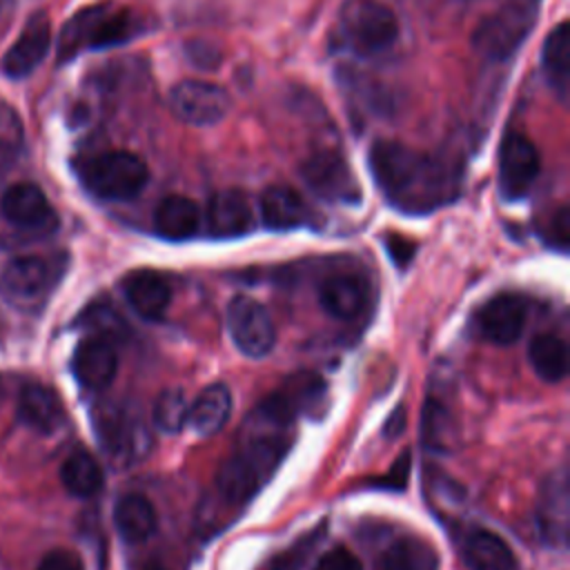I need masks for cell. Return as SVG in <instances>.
<instances>
[{
	"label": "cell",
	"instance_id": "43",
	"mask_svg": "<svg viewBox=\"0 0 570 570\" xmlns=\"http://www.w3.org/2000/svg\"><path fill=\"white\" fill-rule=\"evenodd\" d=\"M2 401H4V383L0 379V405H2Z\"/></svg>",
	"mask_w": 570,
	"mask_h": 570
},
{
	"label": "cell",
	"instance_id": "37",
	"mask_svg": "<svg viewBox=\"0 0 570 570\" xmlns=\"http://www.w3.org/2000/svg\"><path fill=\"white\" fill-rule=\"evenodd\" d=\"M87 316L91 318L94 327L102 332V334H98V336H105V332H107V334H111V336H114V334H120V323H118L116 314H114L109 307L91 309Z\"/></svg>",
	"mask_w": 570,
	"mask_h": 570
},
{
	"label": "cell",
	"instance_id": "29",
	"mask_svg": "<svg viewBox=\"0 0 570 570\" xmlns=\"http://www.w3.org/2000/svg\"><path fill=\"white\" fill-rule=\"evenodd\" d=\"M528 358L546 383H559L568 374V345L557 334H537L528 345Z\"/></svg>",
	"mask_w": 570,
	"mask_h": 570
},
{
	"label": "cell",
	"instance_id": "33",
	"mask_svg": "<svg viewBox=\"0 0 570 570\" xmlns=\"http://www.w3.org/2000/svg\"><path fill=\"white\" fill-rule=\"evenodd\" d=\"M22 142V122L18 114L0 100V169L9 167Z\"/></svg>",
	"mask_w": 570,
	"mask_h": 570
},
{
	"label": "cell",
	"instance_id": "18",
	"mask_svg": "<svg viewBox=\"0 0 570 570\" xmlns=\"http://www.w3.org/2000/svg\"><path fill=\"white\" fill-rule=\"evenodd\" d=\"M254 216L240 189L216 191L207 203V229L216 238H236L252 229Z\"/></svg>",
	"mask_w": 570,
	"mask_h": 570
},
{
	"label": "cell",
	"instance_id": "26",
	"mask_svg": "<svg viewBox=\"0 0 570 570\" xmlns=\"http://www.w3.org/2000/svg\"><path fill=\"white\" fill-rule=\"evenodd\" d=\"M541 67L548 85L566 98L570 80V24L561 20L546 38L541 49Z\"/></svg>",
	"mask_w": 570,
	"mask_h": 570
},
{
	"label": "cell",
	"instance_id": "44",
	"mask_svg": "<svg viewBox=\"0 0 570 570\" xmlns=\"http://www.w3.org/2000/svg\"><path fill=\"white\" fill-rule=\"evenodd\" d=\"M145 570H165V568H160V566H147Z\"/></svg>",
	"mask_w": 570,
	"mask_h": 570
},
{
	"label": "cell",
	"instance_id": "13",
	"mask_svg": "<svg viewBox=\"0 0 570 570\" xmlns=\"http://www.w3.org/2000/svg\"><path fill=\"white\" fill-rule=\"evenodd\" d=\"M525 298L519 294H497L485 301L476 314L479 332L483 338L497 345L514 343L525 325Z\"/></svg>",
	"mask_w": 570,
	"mask_h": 570
},
{
	"label": "cell",
	"instance_id": "30",
	"mask_svg": "<svg viewBox=\"0 0 570 570\" xmlns=\"http://www.w3.org/2000/svg\"><path fill=\"white\" fill-rule=\"evenodd\" d=\"M60 479L67 492L80 499H89L102 488V470L98 461L85 450H76L65 459L60 468Z\"/></svg>",
	"mask_w": 570,
	"mask_h": 570
},
{
	"label": "cell",
	"instance_id": "38",
	"mask_svg": "<svg viewBox=\"0 0 570 570\" xmlns=\"http://www.w3.org/2000/svg\"><path fill=\"white\" fill-rule=\"evenodd\" d=\"M407 472H410V454L403 452V456L394 463V468L390 470L387 479L385 481H379L387 488H394V490H403L405 488V481H407Z\"/></svg>",
	"mask_w": 570,
	"mask_h": 570
},
{
	"label": "cell",
	"instance_id": "19",
	"mask_svg": "<svg viewBox=\"0 0 570 570\" xmlns=\"http://www.w3.org/2000/svg\"><path fill=\"white\" fill-rule=\"evenodd\" d=\"M122 292L129 307L147 321H158L171 301L167 278L154 269H136L127 274L122 281Z\"/></svg>",
	"mask_w": 570,
	"mask_h": 570
},
{
	"label": "cell",
	"instance_id": "24",
	"mask_svg": "<svg viewBox=\"0 0 570 570\" xmlns=\"http://www.w3.org/2000/svg\"><path fill=\"white\" fill-rule=\"evenodd\" d=\"M463 559L470 570H517L514 552L490 530H472L465 537Z\"/></svg>",
	"mask_w": 570,
	"mask_h": 570
},
{
	"label": "cell",
	"instance_id": "11",
	"mask_svg": "<svg viewBox=\"0 0 570 570\" xmlns=\"http://www.w3.org/2000/svg\"><path fill=\"white\" fill-rule=\"evenodd\" d=\"M0 214L18 229L51 232L58 216L49 205L45 191L33 183H13L0 196Z\"/></svg>",
	"mask_w": 570,
	"mask_h": 570
},
{
	"label": "cell",
	"instance_id": "21",
	"mask_svg": "<svg viewBox=\"0 0 570 570\" xmlns=\"http://www.w3.org/2000/svg\"><path fill=\"white\" fill-rule=\"evenodd\" d=\"M18 414L31 430L42 434L58 430L65 416L58 394L51 387L40 383H31L22 387L18 399Z\"/></svg>",
	"mask_w": 570,
	"mask_h": 570
},
{
	"label": "cell",
	"instance_id": "34",
	"mask_svg": "<svg viewBox=\"0 0 570 570\" xmlns=\"http://www.w3.org/2000/svg\"><path fill=\"white\" fill-rule=\"evenodd\" d=\"M314 570H363V568L358 557L347 548H332L318 559Z\"/></svg>",
	"mask_w": 570,
	"mask_h": 570
},
{
	"label": "cell",
	"instance_id": "39",
	"mask_svg": "<svg viewBox=\"0 0 570 570\" xmlns=\"http://www.w3.org/2000/svg\"><path fill=\"white\" fill-rule=\"evenodd\" d=\"M189 58H191V62L198 65V67H203V58H207V67H214V65L218 62V56H216L214 47H212V45H205V42H194V45L189 47Z\"/></svg>",
	"mask_w": 570,
	"mask_h": 570
},
{
	"label": "cell",
	"instance_id": "32",
	"mask_svg": "<svg viewBox=\"0 0 570 570\" xmlns=\"http://www.w3.org/2000/svg\"><path fill=\"white\" fill-rule=\"evenodd\" d=\"M187 414H189V403L178 387H167L158 394L154 403V425L165 432V434H176L187 425Z\"/></svg>",
	"mask_w": 570,
	"mask_h": 570
},
{
	"label": "cell",
	"instance_id": "42",
	"mask_svg": "<svg viewBox=\"0 0 570 570\" xmlns=\"http://www.w3.org/2000/svg\"><path fill=\"white\" fill-rule=\"evenodd\" d=\"M303 559H305V554L301 557V554H296V550H292V552L283 554L281 559H276V563L269 570H296Z\"/></svg>",
	"mask_w": 570,
	"mask_h": 570
},
{
	"label": "cell",
	"instance_id": "36",
	"mask_svg": "<svg viewBox=\"0 0 570 570\" xmlns=\"http://www.w3.org/2000/svg\"><path fill=\"white\" fill-rule=\"evenodd\" d=\"M38 570H82V561L76 552L56 548L42 557V561L38 563Z\"/></svg>",
	"mask_w": 570,
	"mask_h": 570
},
{
	"label": "cell",
	"instance_id": "23",
	"mask_svg": "<svg viewBox=\"0 0 570 570\" xmlns=\"http://www.w3.org/2000/svg\"><path fill=\"white\" fill-rule=\"evenodd\" d=\"M229 410H232V394L227 385L212 383L189 405L187 425L198 436H212L227 423Z\"/></svg>",
	"mask_w": 570,
	"mask_h": 570
},
{
	"label": "cell",
	"instance_id": "8",
	"mask_svg": "<svg viewBox=\"0 0 570 570\" xmlns=\"http://www.w3.org/2000/svg\"><path fill=\"white\" fill-rule=\"evenodd\" d=\"M227 327L234 345L249 358H261L272 352L276 341L274 323L267 309L249 298L236 296L227 307Z\"/></svg>",
	"mask_w": 570,
	"mask_h": 570
},
{
	"label": "cell",
	"instance_id": "41",
	"mask_svg": "<svg viewBox=\"0 0 570 570\" xmlns=\"http://www.w3.org/2000/svg\"><path fill=\"white\" fill-rule=\"evenodd\" d=\"M387 247H390L392 258H394V261H401V263H407V261L412 258V252H414V247H412L407 240H401V238H392V240L387 243Z\"/></svg>",
	"mask_w": 570,
	"mask_h": 570
},
{
	"label": "cell",
	"instance_id": "7",
	"mask_svg": "<svg viewBox=\"0 0 570 570\" xmlns=\"http://www.w3.org/2000/svg\"><path fill=\"white\" fill-rule=\"evenodd\" d=\"M301 176L305 185L327 203L356 205L361 200V187L352 167L334 149L309 154L301 163Z\"/></svg>",
	"mask_w": 570,
	"mask_h": 570
},
{
	"label": "cell",
	"instance_id": "10",
	"mask_svg": "<svg viewBox=\"0 0 570 570\" xmlns=\"http://www.w3.org/2000/svg\"><path fill=\"white\" fill-rule=\"evenodd\" d=\"M169 102L180 120L196 127H207L223 120L229 109V96L220 85L196 78L174 85Z\"/></svg>",
	"mask_w": 570,
	"mask_h": 570
},
{
	"label": "cell",
	"instance_id": "31",
	"mask_svg": "<svg viewBox=\"0 0 570 570\" xmlns=\"http://www.w3.org/2000/svg\"><path fill=\"white\" fill-rule=\"evenodd\" d=\"M421 436L425 448L430 450H448L452 439H454V423L452 416L448 412V407L436 401V399H428L423 405V416H421Z\"/></svg>",
	"mask_w": 570,
	"mask_h": 570
},
{
	"label": "cell",
	"instance_id": "16",
	"mask_svg": "<svg viewBox=\"0 0 570 570\" xmlns=\"http://www.w3.org/2000/svg\"><path fill=\"white\" fill-rule=\"evenodd\" d=\"M318 301L330 316L354 321L370 303V285L358 274H334L321 283Z\"/></svg>",
	"mask_w": 570,
	"mask_h": 570
},
{
	"label": "cell",
	"instance_id": "14",
	"mask_svg": "<svg viewBox=\"0 0 570 570\" xmlns=\"http://www.w3.org/2000/svg\"><path fill=\"white\" fill-rule=\"evenodd\" d=\"M96 428L102 448L114 461H129L145 452L147 432L145 428L127 414L125 407L107 405L96 414Z\"/></svg>",
	"mask_w": 570,
	"mask_h": 570
},
{
	"label": "cell",
	"instance_id": "12",
	"mask_svg": "<svg viewBox=\"0 0 570 570\" xmlns=\"http://www.w3.org/2000/svg\"><path fill=\"white\" fill-rule=\"evenodd\" d=\"M51 47V22L45 11H36L22 27L20 36L2 58L4 76L18 80L29 76L47 56Z\"/></svg>",
	"mask_w": 570,
	"mask_h": 570
},
{
	"label": "cell",
	"instance_id": "6",
	"mask_svg": "<svg viewBox=\"0 0 570 570\" xmlns=\"http://www.w3.org/2000/svg\"><path fill=\"white\" fill-rule=\"evenodd\" d=\"M399 38L394 11L379 0H350L341 11V40L358 56H379Z\"/></svg>",
	"mask_w": 570,
	"mask_h": 570
},
{
	"label": "cell",
	"instance_id": "20",
	"mask_svg": "<svg viewBox=\"0 0 570 570\" xmlns=\"http://www.w3.org/2000/svg\"><path fill=\"white\" fill-rule=\"evenodd\" d=\"M261 216L269 229L285 232L307 225L309 209L296 189L287 185H272L261 196Z\"/></svg>",
	"mask_w": 570,
	"mask_h": 570
},
{
	"label": "cell",
	"instance_id": "15",
	"mask_svg": "<svg viewBox=\"0 0 570 570\" xmlns=\"http://www.w3.org/2000/svg\"><path fill=\"white\" fill-rule=\"evenodd\" d=\"M73 374L78 383L87 390L100 392L105 390L118 370V354L109 338L105 336H89L78 343L73 358H71Z\"/></svg>",
	"mask_w": 570,
	"mask_h": 570
},
{
	"label": "cell",
	"instance_id": "4",
	"mask_svg": "<svg viewBox=\"0 0 570 570\" xmlns=\"http://www.w3.org/2000/svg\"><path fill=\"white\" fill-rule=\"evenodd\" d=\"M78 178L98 198L129 200L145 189L149 169L140 156L125 149H109L82 158L78 163Z\"/></svg>",
	"mask_w": 570,
	"mask_h": 570
},
{
	"label": "cell",
	"instance_id": "2",
	"mask_svg": "<svg viewBox=\"0 0 570 570\" xmlns=\"http://www.w3.org/2000/svg\"><path fill=\"white\" fill-rule=\"evenodd\" d=\"M140 33V18L111 2H100L78 11L60 31L58 58L71 60L85 49H107L122 45Z\"/></svg>",
	"mask_w": 570,
	"mask_h": 570
},
{
	"label": "cell",
	"instance_id": "9",
	"mask_svg": "<svg viewBox=\"0 0 570 570\" xmlns=\"http://www.w3.org/2000/svg\"><path fill=\"white\" fill-rule=\"evenodd\" d=\"M541 169L537 145L523 134H508L499 149V191L505 200L523 198Z\"/></svg>",
	"mask_w": 570,
	"mask_h": 570
},
{
	"label": "cell",
	"instance_id": "28",
	"mask_svg": "<svg viewBox=\"0 0 570 570\" xmlns=\"http://www.w3.org/2000/svg\"><path fill=\"white\" fill-rule=\"evenodd\" d=\"M379 570H439V554L419 537H401L383 550Z\"/></svg>",
	"mask_w": 570,
	"mask_h": 570
},
{
	"label": "cell",
	"instance_id": "27",
	"mask_svg": "<svg viewBox=\"0 0 570 570\" xmlns=\"http://www.w3.org/2000/svg\"><path fill=\"white\" fill-rule=\"evenodd\" d=\"M51 281V267L40 256H18L2 269V285L20 298H33L45 292Z\"/></svg>",
	"mask_w": 570,
	"mask_h": 570
},
{
	"label": "cell",
	"instance_id": "35",
	"mask_svg": "<svg viewBox=\"0 0 570 570\" xmlns=\"http://www.w3.org/2000/svg\"><path fill=\"white\" fill-rule=\"evenodd\" d=\"M548 243H552L557 249L566 252L568 249V240H570V214L568 207H559L552 214V220L548 225V234H546Z\"/></svg>",
	"mask_w": 570,
	"mask_h": 570
},
{
	"label": "cell",
	"instance_id": "22",
	"mask_svg": "<svg viewBox=\"0 0 570 570\" xmlns=\"http://www.w3.org/2000/svg\"><path fill=\"white\" fill-rule=\"evenodd\" d=\"M198 205L187 196L171 194L154 209V229L167 240H187L198 232Z\"/></svg>",
	"mask_w": 570,
	"mask_h": 570
},
{
	"label": "cell",
	"instance_id": "3",
	"mask_svg": "<svg viewBox=\"0 0 570 570\" xmlns=\"http://www.w3.org/2000/svg\"><path fill=\"white\" fill-rule=\"evenodd\" d=\"M283 454L285 443L278 434H256L247 439L220 465L216 476L218 492L234 505L245 503L272 476Z\"/></svg>",
	"mask_w": 570,
	"mask_h": 570
},
{
	"label": "cell",
	"instance_id": "5",
	"mask_svg": "<svg viewBox=\"0 0 570 570\" xmlns=\"http://www.w3.org/2000/svg\"><path fill=\"white\" fill-rule=\"evenodd\" d=\"M534 22L537 0H510L479 22L472 33V47L481 58L503 62L517 53Z\"/></svg>",
	"mask_w": 570,
	"mask_h": 570
},
{
	"label": "cell",
	"instance_id": "40",
	"mask_svg": "<svg viewBox=\"0 0 570 570\" xmlns=\"http://www.w3.org/2000/svg\"><path fill=\"white\" fill-rule=\"evenodd\" d=\"M403 430H405V410L399 405V407L390 414V419L385 421L383 434H385L387 439H394V436H399Z\"/></svg>",
	"mask_w": 570,
	"mask_h": 570
},
{
	"label": "cell",
	"instance_id": "25",
	"mask_svg": "<svg viewBox=\"0 0 570 570\" xmlns=\"http://www.w3.org/2000/svg\"><path fill=\"white\" fill-rule=\"evenodd\" d=\"M114 523L127 543H142L156 532V510L142 494H125L114 508Z\"/></svg>",
	"mask_w": 570,
	"mask_h": 570
},
{
	"label": "cell",
	"instance_id": "1",
	"mask_svg": "<svg viewBox=\"0 0 570 570\" xmlns=\"http://www.w3.org/2000/svg\"><path fill=\"white\" fill-rule=\"evenodd\" d=\"M370 169L383 196L410 214L432 212L459 191V178L445 160L399 140L374 142Z\"/></svg>",
	"mask_w": 570,
	"mask_h": 570
},
{
	"label": "cell",
	"instance_id": "17",
	"mask_svg": "<svg viewBox=\"0 0 570 570\" xmlns=\"http://www.w3.org/2000/svg\"><path fill=\"white\" fill-rule=\"evenodd\" d=\"M539 532L552 548H563L568 541V474L563 470L548 476L537 508Z\"/></svg>",
	"mask_w": 570,
	"mask_h": 570
}]
</instances>
